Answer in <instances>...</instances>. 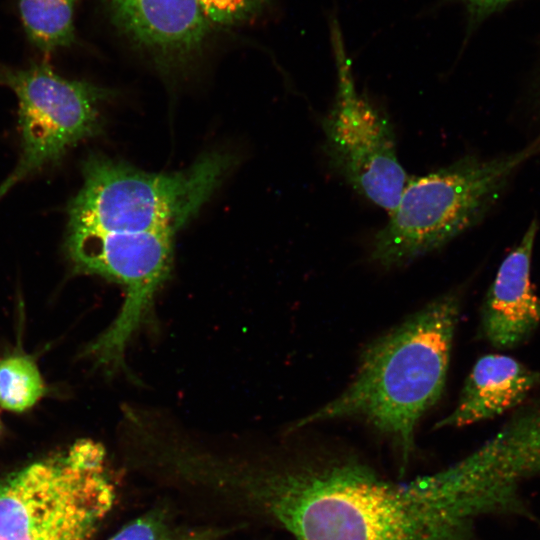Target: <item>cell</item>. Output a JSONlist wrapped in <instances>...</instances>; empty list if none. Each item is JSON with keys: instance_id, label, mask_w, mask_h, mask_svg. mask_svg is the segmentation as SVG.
I'll return each mask as SVG.
<instances>
[{"instance_id": "9a60e30c", "label": "cell", "mask_w": 540, "mask_h": 540, "mask_svg": "<svg viewBox=\"0 0 540 540\" xmlns=\"http://www.w3.org/2000/svg\"><path fill=\"white\" fill-rule=\"evenodd\" d=\"M226 533L224 528L176 524L166 509L154 508L125 525L109 540H217Z\"/></svg>"}, {"instance_id": "ac0fdd59", "label": "cell", "mask_w": 540, "mask_h": 540, "mask_svg": "<svg viewBox=\"0 0 540 540\" xmlns=\"http://www.w3.org/2000/svg\"><path fill=\"white\" fill-rule=\"evenodd\" d=\"M472 21L479 20L514 0H460Z\"/></svg>"}, {"instance_id": "277c9868", "label": "cell", "mask_w": 540, "mask_h": 540, "mask_svg": "<svg viewBox=\"0 0 540 540\" xmlns=\"http://www.w3.org/2000/svg\"><path fill=\"white\" fill-rule=\"evenodd\" d=\"M233 165L232 155L213 151L184 171L156 174L90 155L82 165L83 185L67 206V228L175 235L197 215Z\"/></svg>"}, {"instance_id": "5b68a950", "label": "cell", "mask_w": 540, "mask_h": 540, "mask_svg": "<svg viewBox=\"0 0 540 540\" xmlns=\"http://www.w3.org/2000/svg\"><path fill=\"white\" fill-rule=\"evenodd\" d=\"M115 496L103 446L79 440L0 479V540H92Z\"/></svg>"}, {"instance_id": "8992f818", "label": "cell", "mask_w": 540, "mask_h": 540, "mask_svg": "<svg viewBox=\"0 0 540 540\" xmlns=\"http://www.w3.org/2000/svg\"><path fill=\"white\" fill-rule=\"evenodd\" d=\"M337 67L333 104L322 119L323 151L329 166L359 195L390 214L409 180L387 116L355 86L337 18H330Z\"/></svg>"}, {"instance_id": "4fadbf2b", "label": "cell", "mask_w": 540, "mask_h": 540, "mask_svg": "<svg viewBox=\"0 0 540 540\" xmlns=\"http://www.w3.org/2000/svg\"><path fill=\"white\" fill-rule=\"evenodd\" d=\"M78 0H17L20 20L30 43L49 55L72 45Z\"/></svg>"}, {"instance_id": "7a4b0ae2", "label": "cell", "mask_w": 540, "mask_h": 540, "mask_svg": "<svg viewBox=\"0 0 540 540\" xmlns=\"http://www.w3.org/2000/svg\"><path fill=\"white\" fill-rule=\"evenodd\" d=\"M460 309V294L446 293L371 341L347 387L292 429L359 420L390 440L404 470L420 419L443 393Z\"/></svg>"}, {"instance_id": "e0dca14e", "label": "cell", "mask_w": 540, "mask_h": 540, "mask_svg": "<svg viewBox=\"0 0 540 540\" xmlns=\"http://www.w3.org/2000/svg\"><path fill=\"white\" fill-rule=\"evenodd\" d=\"M516 110L526 136L524 143L533 145L536 150L534 160L540 162V71L520 92Z\"/></svg>"}, {"instance_id": "8fae6325", "label": "cell", "mask_w": 540, "mask_h": 540, "mask_svg": "<svg viewBox=\"0 0 540 540\" xmlns=\"http://www.w3.org/2000/svg\"><path fill=\"white\" fill-rule=\"evenodd\" d=\"M540 389V370L504 353L477 359L456 407L435 428L464 427L511 413Z\"/></svg>"}, {"instance_id": "30bf717a", "label": "cell", "mask_w": 540, "mask_h": 540, "mask_svg": "<svg viewBox=\"0 0 540 540\" xmlns=\"http://www.w3.org/2000/svg\"><path fill=\"white\" fill-rule=\"evenodd\" d=\"M113 23L160 63H183L200 51L210 24L197 0H105Z\"/></svg>"}, {"instance_id": "6da1fadb", "label": "cell", "mask_w": 540, "mask_h": 540, "mask_svg": "<svg viewBox=\"0 0 540 540\" xmlns=\"http://www.w3.org/2000/svg\"><path fill=\"white\" fill-rule=\"evenodd\" d=\"M213 487L295 540H474L471 507L436 474L394 483L352 456H227Z\"/></svg>"}, {"instance_id": "5bb4252c", "label": "cell", "mask_w": 540, "mask_h": 540, "mask_svg": "<svg viewBox=\"0 0 540 540\" xmlns=\"http://www.w3.org/2000/svg\"><path fill=\"white\" fill-rule=\"evenodd\" d=\"M44 382L36 363L28 356L13 355L0 360V406L22 412L43 396Z\"/></svg>"}, {"instance_id": "7c38bea8", "label": "cell", "mask_w": 540, "mask_h": 540, "mask_svg": "<svg viewBox=\"0 0 540 540\" xmlns=\"http://www.w3.org/2000/svg\"><path fill=\"white\" fill-rule=\"evenodd\" d=\"M472 456L491 487L513 506L515 484L540 474V389L509 413Z\"/></svg>"}, {"instance_id": "52a82bcc", "label": "cell", "mask_w": 540, "mask_h": 540, "mask_svg": "<svg viewBox=\"0 0 540 540\" xmlns=\"http://www.w3.org/2000/svg\"><path fill=\"white\" fill-rule=\"evenodd\" d=\"M0 85L17 96L21 133V155L0 185L1 198L19 182L59 163L79 142L97 135L99 104L110 91L66 79L47 62L24 69L1 67Z\"/></svg>"}, {"instance_id": "3957f363", "label": "cell", "mask_w": 540, "mask_h": 540, "mask_svg": "<svg viewBox=\"0 0 540 540\" xmlns=\"http://www.w3.org/2000/svg\"><path fill=\"white\" fill-rule=\"evenodd\" d=\"M536 150L466 155L424 176L409 178L387 223L374 236L370 260L383 268L408 264L479 225L504 199Z\"/></svg>"}, {"instance_id": "ba28073f", "label": "cell", "mask_w": 540, "mask_h": 540, "mask_svg": "<svg viewBox=\"0 0 540 540\" xmlns=\"http://www.w3.org/2000/svg\"><path fill=\"white\" fill-rule=\"evenodd\" d=\"M173 239L168 234L107 235L78 252L75 268L117 281L125 299L112 324L86 349L108 370L124 366L125 351L150 316L155 296L171 270Z\"/></svg>"}, {"instance_id": "9c48e42d", "label": "cell", "mask_w": 540, "mask_h": 540, "mask_svg": "<svg viewBox=\"0 0 540 540\" xmlns=\"http://www.w3.org/2000/svg\"><path fill=\"white\" fill-rule=\"evenodd\" d=\"M540 235L535 214L501 261L480 308L479 334L492 347L508 351L527 344L540 327V295L532 264Z\"/></svg>"}, {"instance_id": "2e32d148", "label": "cell", "mask_w": 540, "mask_h": 540, "mask_svg": "<svg viewBox=\"0 0 540 540\" xmlns=\"http://www.w3.org/2000/svg\"><path fill=\"white\" fill-rule=\"evenodd\" d=\"M272 0H197L209 24L234 26L259 17Z\"/></svg>"}]
</instances>
